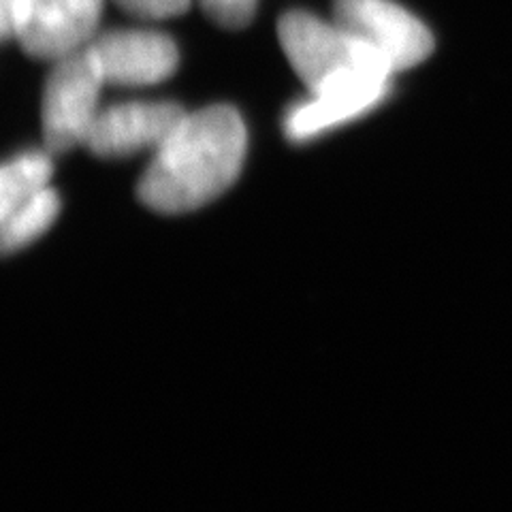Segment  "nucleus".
I'll return each instance as SVG.
<instances>
[{
	"label": "nucleus",
	"mask_w": 512,
	"mask_h": 512,
	"mask_svg": "<svg viewBox=\"0 0 512 512\" xmlns=\"http://www.w3.org/2000/svg\"><path fill=\"white\" fill-rule=\"evenodd\" d=\"M391 88L344 90L308 94L306 99L288 107L284 116V135L291 141H310L333 128L365 116L387 99Z\"/></svg>",
	"instance_id": "6e6552de"
},
{
	"label": "nucleus",
	"mask_w": 512,
	"mask_h": 512,
	"mask_svg": "<svg viewBox=\"0 0 512 512\" xmlns=\"http://www.w3.org/2000/svg\"><path fill=\"white\" fill-rule=\"evenodd\" d=\"M246 152L248 131L237 109L186 111L141 175L139 199L158 214L195 212L235 184Z\"/></svg>",
	"instance_id": "f257e3e1"
},
{
	"label": "nucleus",
	"mask_w": 512,
	"mask_h": 512,
	"mask_svg": "<svg viewBox=\"0 0 512 512\" xmlns=\"http://www.w3.org/2000/svg\"><path fill=\"white\" fill-rule=\"evenodd\" d=\"M88 52L111 86H154L169 79L180 64V50L158 30L116 28L96 35Z\"/></svg>",
	"instance_id": "39448f33"
},
{
	"label": "nucleus",
	"mask_w": 512,
	"mask_h": 512,
	"mask_svg": "<svg viewBox=\"0 0 512 512\" xmlns=\"http://www.w3.org/2000/svg\"><path fill=\"white\" fill-rule=\"evenodd\" d=\"M114 3L131 15L146 20L175 18L190 7V0H114Z\"/></svg>",
	"instance_id": "9b49d317"
},
{
	"label": "nucleus",
	"mask_w": 512,
	"mask_h": 512,
	"mask_svg": "<svg viewBox=\"0 0 512 512\" xmlns=\"http://www.w3.org/2000/svg\"><path fill=\"white\" fill-rule=\"evenodd\" d=\"M256 5L259 0H201L207 18L229 30L246 28L254 18Z\"/></svg>",
	"instance_id": "9d476101"
},
{
	"label": "nucleus",
	"mask_w": 512,
	"mask_h": 512,
	"mask_svg": "<svg viewBox=\"0 0 512 512\" xmlns=\"http://www.w3.org/2000/svg\"><path fill=\"white\" fill-rule=\"evenodd\" d=\"M24 0H0V43L18 39Z\"/></svg>",
	"instance_id": "f8f14e48"
},
{
	"label": "nucleus",
	"mask_w": 512,
	"mask_h": 512,
	"mask_svg": "<svg viewBox=\"0 0 512 512\" xmlns=\"http://www.w3.org/2000/svg\"><path fill=\"white\" fill-rule=\"evenodd\" d=\"M186 109L173 101H131L99 111L86 148L101 158H126L139 152H156Z\"/></svg>",
	"instance_id": "0eeeda50"
},
{
	"label": "nucleus",
	"mask_w": 512,
	"mask_h": 512,
	"mask_svg": "<svg viewBox=\"0 0 512 512\" xmlns=\"http://www.w3.org/2000/svg\"><path fill=\"white\" fill-rule=\"evenodd\" d=\"M52 156L47 150H30L0 163V235L52 186Z\"/></svg>",
	"instance_id": "1a4fd4ad"
},
{
	"label": "nucleus",
	"mask_w": 512,
	"mask_h": 512,
	"mask_svg": "<svg viewBox=\"0 0 512 512\" xmlns=\"http://www.w3.org/2000/svg\"><path fill=\"white\" fill-rule=\"evenodd\" d=\"M278 39L312 94L391 88L395 73L389 62L335 20L325 22L308 11H288L278 22Z\"/></svg>",
	"instance_id": "f03ea898"
},
{
	"label": "nucleus",
	"mask_w": 512,
	"mask_h": 512,
	"mask_svg": "<svg viewBox=\"0 0 512 512\" xmlns=\"http://www.w3.org/2000/svg\"><path fill=\"white\" fill-rule=\"evenodd\" d=\"M105 0H24L18 41L39 60L71 56L99 35Z\"/></svg>",
	"instance_id": "423d86ee"
},
{
	"label": "nucleus",
	"mask_w": 512,
	"mask_h": 512,
	"mask_svg": "<svg viewBox=\"0 0 512 512\" xmlns=\"http://www.w3.org/2000/svg\"><path fill=\"white\" fill-rule=\"evenodd\" d=\"M105 82L88 47L54 62L47 75L41 105L45 150L50 154L86 146L99 116V96Z\"/></svg>",
	"instance_id": "7ed1b4c3"
},
{
	"label": "nucleus",
	"mask_w": 512,
	"mask_h": 512,
	"mask_svg": "<svg viewBox=\"0 0 512 512\" xmlns=\"http://www.w3.org/2000/svg\"><path fill=\"white\" fill-rule=\"evenodd\" d=\"M333 20L372 47L393 73L425 62L434 52V35L393 0H335Z\"/></svg>",
	"instance_id": "20e7f679"
}]
</instances>
